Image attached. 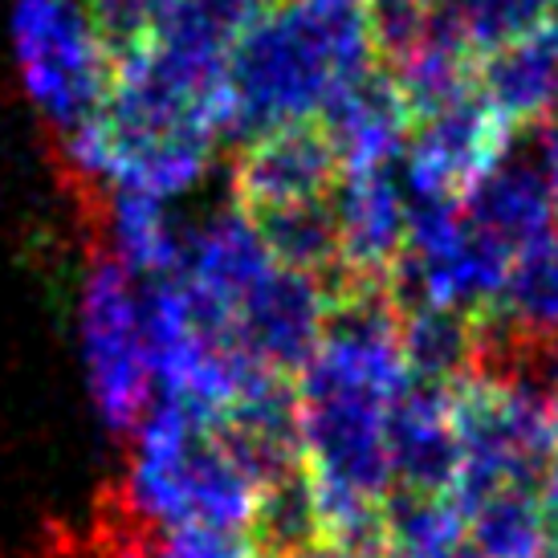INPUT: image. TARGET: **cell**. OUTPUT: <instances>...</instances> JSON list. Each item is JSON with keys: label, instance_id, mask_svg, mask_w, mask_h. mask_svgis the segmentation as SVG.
I'll return each mask as SVG.
<instances>
[{"label": "cell", "instance_id": "6da1fadb", "mask_svg": "<svg viewBox=\"0 0 558 558\" xmlns=\"http://www.w3.org/2000/svg\"><path fill=\"white\" fill-rule=\"evenodd\" d=\"M367 70L375 41L363 0H278L229 58L220 140L245 147L278 126L318 123L335 90Z\"/></svg>", "mask_w": 558, "mask_h": 558}, {"label": "cell", "instance_id": "7a4b0ae2", "mask_svg": "<svg viewBox=\"0 0 558 558\" xmlns=\"http://www.w3.org/2000/svg\"><path fill=\"white\" fill-rule=\"evenodd\" d=\"M123 501L114 510L147 534L213 530L245 538L262 485L236 461L220 424L156 400L135 428Z\"/></svg>", "mask_w": 558, "mask_h": 558}, {"label": "cell", "instance_id": "3957f363", "mask_svg": "<svg viewBox=\"0 0 558 558\" xmlns=\"http://www.w3.org/2000/svg\"><path fill=\"white\" fill-rule=\"evenodd\" d=\"M449 416L461 449V469L449 497L469 513L497 489H538L558 445L555 396L530 384L461 379L449 391Z\"/></svg>", "mask_w": 558, "mask_h": 558}, {"label": "cell", "instance_id": "277c9868", "mask_svg": "<svg viewBox=\"0 0 558 558\" xmlns=\"http://www.w3.org/2000/svg\"><path fill=\"white\" fill-rule=\"evenodd\" d=\"M9 29L25 94L58 135L107 102L110 49L90 0H13Z\"/></svg>", "mask_w": 558, "mask_h": 558}, {"label": "cell", "instance_id": "5b68a950", "mask_svg": "<svg viewBox=\"0 0 558 558\" xmlns=\"http://www.w3.org/2000/svg\"><path fill=\"white\" fill-rule=\"evenodd\" d=\"M82 367L102 428L131 436L151 408V351L143 330V294L110 253H94L78 298Z\"/></svg>", "mask_w": 558, "mask_h": 558}, {"label": "cell", "instance_id": "8992f818", "mask_svg": "<svg viewBox=\"0 0 558 558\" xmlns=\"http://www.w3.org/2000/svg\"><path fill=\"white\" fill-rule=\"evenodd\" d=\"M330 318V286L286 265H269L229 314V351L278 379H298Z\"/></svg>", "mask_w": 558, "mask_h": 558}, {"label": "cell", "instance_id": "52a82bcc", "mask_svg": "<svg viewBox=\"0 0 558 558\" xmlns=\"http://www.w3.org/2000/svg\"><path fill=\"white\" fill-rule=\"evenodd\" d=\"M506 143H510V126L473 90L412 123L400 171L408 187L445 192L461 201L465 187L506 156Z\"/></svg>", "mask_w": 558, "mask_h": 558}, {"label": "cell", "instance_id": "ba28073f", "mask_svg": "<svg viewBox=\"0 0 558 558\" xmlns=\"http://www.w3.org/2000/svg\"><path fill=\"white\" fill-rule=\"evenodd\" d=\"M339 156L318 123L278 126L241 147L233 163V201L245 217L330 201L339 184Z\"/></svg>", "mask_w": 558, "mask_h": 558}, {"label": "cell", "instance_id": "9c48e42d", "mask_svg": "<svg viewBox=\"0 0 558 558\" xmlns=\"http://www.w3.org/2000/svg\"><path fill=\"white\" fill-rule=\"evenodd\" d=\"M330 208L339 220L342 274L347 278H388L408 236V187L403 171H342Z\"/></svg>", "mask_w": 558, "mask_h": 558}, {"label": "cell", "instance_id": "30bf717a", "mask_svg": "<svg viewBox=\"0 0 558 558\" xmlns=\"http://www.w3.org/2000/svg\"><path fill=\"white\" fill-rule=\"evenodd\" d=\"M318 126L326 131L342 171H375L403 163L412 114L391 86L388 70H367L363 78L335 90L318 114Z\"/></svg>", "mask_w": 558, "mask_h": 558}, {"label": "cell", "instance_id": "8fae6325", "mask_svg": "<svg viewBox=\"0 0 558 558\" xmlns=\"http://www.w3.org/2000/svg\"><path fill=\"white\" fill-rule=\"evenodd\" d=\"M449 391L433 384H408L388 412L391 485L400 494H449L461 449L452 433Z\"/></svg>", "mask_w": 558, "mask_h": 558}, {"label": "cell", "instance_id": "7c38bea8", "mask_svg": "<svg viewBox=\"0 0 558 558\" xmlns=\"http://www.w3.org/2000/svg\"><path fill=\"white\" fill-rule=\"evenodd\" d=\"M461 213L477 233L518 253V248L534 245L543 236H555L558 204L550 196L543 163L506 151L481 180L465 187Z\"/></svg>", "mask_w": 558, "mask_h": 558}, {"label": "cell", "instance_id": "4fadbf2b", "mask_svg": "<svg viewBox=\"0 0 558 558\" xmlns=\"http://www.w3.org/2000/svg\"><path fill=\"white\" fill-rule=\"evenodd\" d=\"M477 94L501 123L522 126L558 107V46L550 33L485 53L477 65Z\"/></svg>", "mask_w": 558, "mask_h": 558}, {"label": "cell", "instance_id": "5bb4252c", "mask_svg": "<svg viewBox=\"0 0 558 558\" xmlns=\"http://www.w3.org/2000/svg\"><path fill=\"white\" fill-rule=\"evenodd\" d=\"M107 253L131 278L159 281L180 269L184 233L175 229L168 201L143 192H107Z\"/></svg>", "mask_w": 558, "mask_h": 558}, {"label": "cell", "instance_id": "9a60e30c", "mask_svg": "<svg viewBox=\"0 0 558 558\" xmlns=\"http://www.w3.org/2000/svg\"><path fill=\"white\" fill-rule=\"evenodd\" d=\"M248 220L278 265L311 274L326 286H335L342 278L339 220H335L330 201L294 204V208H278V213H262V217Z\"/></svg>", "mask_w": 558, "mask_h": 558}, {"label": "cell", "instance_id": "2e32d148", "mask_svg": "<svg viewBox=\"0 0 558 558\" xmlns=\"http://www.w3.org/2000/svg\"><path fill=\"white\" fill-rule=\"evenodd\" d=\"M400 355L412 384L452 388L473 372V318L436 306L400 314Z\"/></svg>", "mask_w": 558, "mask_h": 558}, {"label": "cell", "instance_id": "e0dca14e", "mask_svg": "<svg viewBox=\"0 0 558 558\" xmlns=\"http://www.w3.org/2000/svg\"><path fill=\"white\" fill-rule=\"evenodd\" d=\"M489 311L530 339L558 342V236H543L513 253Z\"/></svg>", "mask_w": 558, "mask_h": 558}, {"label": "cell", "instance_id": "ac0fdd59", "mask_svg": "<svg viewBox=\"0 0 558 558\" xmlns=\"http://www.w3.org/2000/svg\"><path fill=\"white\" fill-rule=\"evenodd\" d=\"M465 546V513L449 494H400L384 501V558H452Z\"/></svg>", "mask_w": 558, "mask_h": 558}, {"label": "cell", "instance_id": "d6986e66", "mask_svg": "<svg viewBox=\"0 0 558 558\" xmlns=\"http://www.w3.org/2000/svg\"><path fill=\"white\" fill-rule=\"evenodd\" d=\"M550 518L538 489H497L465 513V543L481 558H534L543 546Z\"/></svg>", "mask_w": 558, "mask_h": 558}, {"label": "cell", "instance_id": "ffe728a7", "mask_svg": "<svg viewBox=\"0 0 558 558\" xmlns=\"http://www.w3.org/2000/svg\"><path fill=\"white\" fill-rule=\"evenodd\" d=\"M555 4L558 0H445L440 16L457 29L473 58H485L543 33Z\"/></svg>", "mask_w": 558, "mask_h": 558}, {"label": "cell", "instance_id": "44dd1931", "mask_svg": "<svg viewBox=\"0 0 558 558\" xmlns=\"http://www.w3.org/2000/svg\"><path fill=\"white\" fill-rule=\"evenodd\" d=\"M538 497H543V510L550 522H558V445L550 452V461L543 469V481H538Z\"/></svg>", "mask_w": 558, "mask_h": 558}, {"label": "cell", "instance_id": "7402d4cb", "mask_svg": "<svg viewBox=\"0 0 558 558\" xmlns=\"http://www.w3.org/2000/svg\"><path fill=\"white\" fill-rule=\"evenodd\" d=\"M538 163H543V175H546V184H550V196H555V204H558V126L543 140Z\"/></svg>", "mask_w": 558, "mask_h": 558}, {"label": "cell", "instance_id": "603a6c76", "mask_svg": "<svg viewBox=\"0 0 558 558\" xmlns=\"http://www.w3.org/2000/svg\"><path fill=\"white\" fill-rule=\"evenodd\" d=\"M534 558H558V522H550V530H546V538Z\"/></svg>", "mask_w": 558, "mask_h": 558}, {"label": "cell", "instance_id": "cb8c5ba5", "mask_svg": "<svg viewBox=\"0 0 558 558\" xmlns=\"http://www.w3.org/2000/svg\"><path fill=\"white\" fill-rule=\"evenodd\" d=\"M550 396H555V416H558V342H555V355H550Z\"/></svg>", "mask_w": 558, "mask_h": 558}, {"label": "cell", "instance_id": "d4e9b609", "mask_svg": "<svg viewBox=\"0 0 558 558\" xmlns=\"http://www.w3.org/2000/svg\"><path fill=\"white\" fill-rule=\"evenodd\" d=\"M546 33L555 37V46H558V4H555V13H550V25H546Z\"/></svg>", "mask_w": 558, "mask_h": 558}, {"label": "cell", "instance_id": "484cf974", "mask_svg": "<svg viewBox=\"0 0 558 558\" xmlns=\"http://www.w3.org/2000/svg\"><path fill=\"white\" fill-rule=\"evenodd\" d=\"M452 558H481V555H477V550H473V546L465 543V546H461V550H457V555H452Z\"/></svg>", "mask_w": 558, "mask_h": 558}]
</instances>
